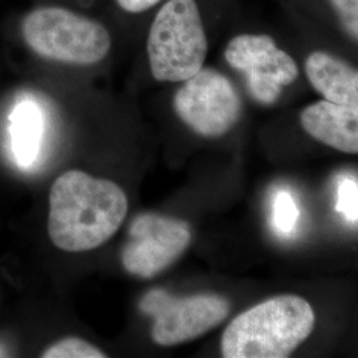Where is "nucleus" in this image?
I'll list each match as a JSON object with an SVG mask.
<instances>
[{
  "instance_id": "nucleus-13",
  "label": "nucleus",
  "mask_w": 358,
  "mask_h": 358,
  "mask_svg": "<svg viewBox=\"0 0 358 358\" xmlns=\"http://www.w3.org/2000/svg\"><path fill=\"white\" fill-rule=\"evenodd\" d=\"M299 219V210L291 194L282 192L275 201V223L279 230L289 232L294 229Z\"/></svg>"
},
{
  "instance_id": "nucleus-12",
  "label": "nucleus",
  "mask_w": 358,
  "mask_h": 358,
  "mask_svg": "<svg viewBox=\"0 0 358 358\" xmlns=\"http://www.w3.org/2000/svg\"><path fill=\"white\" fill-rule=\"evenodd\" d=\"M44 358H105L106 355L88 341L68 337L50 346L41 353Z\"/></svg>"
},
{
  "instance_id": "nucleus-9",
  "label": "nucleus",
  "mask_w": 358,
  "mask_h": 358,
  "mask_svg": "<svg viewBox=\"0 0 358 358\" xmlns=\"http://www.w3.org/2000/svg\"><path fill=\"white\" fill-rule=\"evenodd\" d=\"M301 127L315 140L338 152H358V108L322 100L307 106L300 115Z\"/></svg>"
},
{
  "instance_id": "nucleus-4",
  "label": "nucleus",
  "mask_w": 358,
  "mask_h": 358,
  "mask_svg": "<svg viewBox=\"0 0 358 358\" xmlns=\"http://www.w3.org/2000/svg\"><path fill=\"white\" fill-rule=\"evenodd\" d=\"M207 38L195 0H167L148 36V57L155 80L180 83L205 64Z\"/></svg>"
},
{
  "instance_id": "nucleus-3",
  "label": "nucleus",
  "mask_w": 358,
  "mask_h": 358,
  "mask_svg": "<svg viewBox=\"0 0 358 358\" xmlns=\"http://www.w3.org/2000/svg\"><path fill=\"white\" fill-rule=\"evenodd\" d=\"M27 47L40 57L73 65H93L112 48V38L100 22L64 7H38L22 20Z\"/></svg>"
},
{
  "instance_id": "nucleus-2",
  "label": "nucleus",
  "mask_w": 358,
  "mask_h": 358,
  "mask_svg": "<svg viewBox=\"0 0 358 358\" xmlns=\"http://www.w3.org/2000/svg\"><path fill=\"white\" fill-rule=\"evenodd\" d=\"M315 327L310 304L300 296L266 300L231 321L222 336L226 358H285L304 343Z\"/></svg>"
},
{
  "instance_id": "nucleus-10",
  "label": "nucleus",
  "mask_w": 358,
  "mask_h": 358,
  "mask_svg": "<svg viewBox=\"0 0 358 358\" xmlns=\"http://www.w3.org/2000/svg\"><path fill=\"white\" fill-rule=\"evenodd\" d=\"M310 85L327 101L358 108L357 69L327 52H313L306 62Z\"/></svg>"
},
{
  "instance_id": "nucleus-8",
  "label": "nucleus",
  "mask_w": 358,
  "mask_h": 358,
  "mask_svg": "<svg viewBox=\"0 0 358 358\" xmlns=\"http://www.w3.org/2000/svg\"><path fill=\"white\" fill-rule=\"evenodd\" d=\"M227 63L245 73L248 90L256 101L269 105L280 96L282 87L299 77L294 59L268 35L243 34L231 40L224 52Z\"/></svg>"
},
{
  "instance_id": "nucleus-14",
  "label": "nucleus",
  "mask_w": 358,
  "mask_h": 358,
  "mask_svg": "<svg viewBox=\"0 0 358 358\" xmlns=\"http://www.w3.org/2000/svg\"><path fill=\"white\" fill-rule=\"evenodd\" d=\"M357 180L345 178L338 185L337 210L345 215L349 222H357Z\"/></svg>"
},
{
  "instance_id": "nucleus-11",
  "label": "nucleus",
  "mask_w": 358,
  "mask_h": 358,
  "mask_svg": "<svg viewBox=\"0 0 358 358\" xmlns=\"http://www.w3.org/2000/svg\"><path fill=\"white\" fill-rule=\"evenodd\" d=\"M43 120L38 106L32 103H19L13 115V146L20 164L29 165L38 154Z\"/></svg>"
},
{
  "instance_id": "nucleus-15",
  "label": "nucleus",
  "mask_w": 358,
  "mask_h": 358,
  "mask_svg": "<svg viewBox=\"0 0 358 358\" xmlns=\"http://www.w3.org/2000/svg\"><path fill=\"white\" fill-rule=\"evenodd\" d=\"M333 8L338 15L350 38H358V0H331Z\"/></svg>"
},
{
  "instance_id": "nucleus-5",
  "label": "nucleus",
  "mask_w": 358,
  "mask_h": 358,
  "mask_svg": "<svg viewBox=\"0 0 358 358\" xmlns=\"http://www.w3.org/2000/svg\"><path fill=\"white\" fill-rule=\"evenodd\" d=\"M140 308L153 319L152 338L162 346L178 345L203 336L226 320L230 312L227 299L219 294L176 297L162 289L145 294Z\"/></svg>"
},
{
  "instance_id": "nucleus-7",
  "label": "nucleus",
  "mask_w": 358,
  "mask_h": 358,
  "mask_svg": "<svg viewBox=\"0 0 358 358\" xmlns=\"http://www.w3.org/2000/svg\"><path fill=\"white\" fill-rule=\"evenodd\" d=\"M190 226L176 217L140 214L134 217L121 260L130 275L149 279L170 267L192 243Z\"/></svg>"
},
{
  "instance_id": "nucleus-1",
  "label": "nucleus",
  "mask_w": 358,
  "mask_h": 358,
  "mask_svg": "<svg viewBox=\"0 0 358 358\" xmlns=\"http://www.w3.org/2000/svg\"><path fill=\"white\" fill-rule=\"evenodd\" d=\"M127 215V194L112 180L69 170L52 185L48 234L59 250L84 252L103 245Z\"/></svg>"
},
{
  "instance_id": "nucleus-16",
  "label": "nucleus",
  "mask_w": 358,
  "mask_h": 358,
  "mask_svg": "<svg viewBox=\"0 0 358 358\" xmlns=\"http://www.w3.org/2000/svg\"><path fill=\"white\" fill-rule=\"evenodd\" d=\"M117 4L127 13H141L153 8L161 0H115Z\"/></svg>"
},
{
  "instance_id": "nucleus-6",
  "label": "nucleus",
  "mask_w": 358,
  "mask_h": 358,
  "mask_svg": "<svg viewBox=\"0 0 358 358\" xmlns=\"http://www.w3.org/2000/svg\"><path fill=\"white\" fill-rule=\"evenodd\" d=\"M174 110L203 137H220L236 125L242 100L230 80L211 68H202L177 90Z\"/></svg>"
}]
</instances>
